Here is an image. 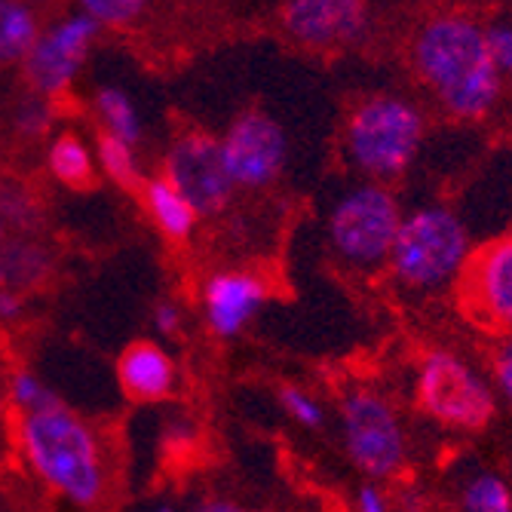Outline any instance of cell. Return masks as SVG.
<instances>
[{"label": "cell", "instance_id": "cell-36", "mask_svg": "<svg viewBox=\"0 0 512 512\" xmlns=\"http://www.w3.org/2000/svg\"><path fill=\"white\" fill-rule=\"evenodd\" d=\"M28 512H40V509H28Z\"/></svg>", "mask_w": 512, "mask_h": 512}, {"label": "cell", "instance_id": "cell-7", "mask_svg": "<svg viewBox=\"0 0 512 512\" xmlns=\"http://www.w3.org/2000/svg\"><path fill=\"white\" fill-rule=\"evenodd\" d=\"M344 442L356 467L371 479H390L405 460V436L387 399L371 390H350L341 402Z\"/></svg>", "mask_w": 512, "mask_h": 512}, {"label": "cell", "instance_id": "cell-2", "mask_svg": "<svg viewBox=\"0 0 512 512\" xmlns=\"http://www.w3.org/2000/svg\"><path fill=\"white\" fill-rule=\"evenodd\" d=\"M414 68L457 117L479 120L500 96V71L488 56L485 28L473 19H430L414 37Z\"/></svg>", "mask_w": 512, "mask_h": 512}, {"label": "cell", "instance_id": "cell-18", "mask_svg": "<svg viewBox=\"0 0 512 512\" xmlns=\"http://www.w3.org/2000/svg\"><path fill=\"white\" fill-rule=\"evenodd\" d=\"M40 37L37 13L28 4L0 0V65L25 62Z\"/></svg>", "mask_w": 512, "mask_h": 512}, {"label": "cell", "instance_id": "cell-35", "mask_svg": "<svg viewBox=\"0 0 512 512\" xmlns=\"http://www.w3.org/2000/svg\"><path fill=\"white\" fill-rule=\"evenodd\" d=\"M157 512H172V506H160Z\"/></svg>", "mask_w": 512, "mask_h": 512}, {"label": "cell", "instance_id": "cell-14", "mask_svg": "<svg viewBox=\"0 0 512 512\" xmlns=\"http://www.w3.org/2000/svg\"><path fill=\"white\" fill-rule=\"evenodd\" d=\"M117 381L132 402H160L175 387V365L154 341H132L117 359Z\"/></svg>", "mask_w": 512, "mask_h": 512}, {"label": "cell", "instance_id": "cell-16", "mask_svg": "<svg viewBox=\"0 0 512 512\" xmlns=\"http://www.w3.org/2000/svg\"><path fill=\"white\" fill-rule=\"evenodd\" d=\"M142 197H145V209L151 212L154 224L163 230V237L169 240H188L191 230L197 224V212L188 206L172 184L160 175V178H148L142 184Z\"/></svg>", "mask_w": 512, "mask_h": 512}, {"label": "cell", "instance_id": "cell-28", "mask_svg": "<svg viewBox=\"0 0 512 512\" xmlns=\"http://www.w3.org/2000/svg\"><path fill=\"white\" fill-rule=\"evenodd\" d=\"M494 381H497L500 393L506 396V402L512 405V335L503 338L494 353Z\"/></svg>", "mask_w": 512, "mask_h": 512}, {"label": "cell", "instance_id": "cell-6", "mask_svg": "<svg viewBox=\"0 0 512 512\" xmlns=\"http://www.w3.org/2000/svg\"><path fill=\"white\" fill-rule=\"evenodd\" d=\"M402 212L396 197L381 184H359L338 200L329 218L332 246L353 264H378L390 258Z\"/></svg>", "mask_w": 512, "mask_h": 512}, {"label": "cell", "instance_id": "cell-9", "mask_svg": "<svg viewBox=\"0 0 512 512\" xmlns=\"http://www.w3.org/2000/svg\"><path fill=\"white\" fill-rule=\"evenodd\" d=\"M460 304L473 322L497 335H512V234L470 252L457 276Z\"/></svg>", "mask_w": 512, "mask_h": 512}, {"label": "cell", "instance_id": "cell-15", "mask_svg": "<svg viewBox=\"0 0 512 512\" xmlns=\"http://www.w3.org/2000/svg\"><path fill=\"white\" fill-rule=\"evenodd\" d=\"M53 273V258L43 246L13 240L0 246V292H22L43 286Z\"/></svg>", "mask_w": 512, "mask_h": 512}, {"label": "cell", "instance_id": "cell-22", "mask_svg": "<svg viewBox=\"0 0 512 512\" xmlns=\"http://www.w3.org/2000/svg\"><path fill=\"white\" fill-rule=\"evenodd\" d=\"M460 503H463V512H512V491L500 476L482 473L463 488Z\"/></svg>", "mask_w": 512, "mask_h": 512}, {"label": "cell", "instance_id": "cell-29", "mask_svg": "<svg viewBox=\"0 0 512 512\" xmlns=\"http://www.w3.org/2000/svg\"><path fill=\"white\" fill-rule=\"evenodd\" d=\"M194 445H197V430L188 427V424H172L166 430V436H163V448H166L169 457L184 454V451H194Z\"/></svg>", "mask_w": 512, "mask_h": 512}, {"label": "cell", "instance_id": "cell-3", "mask_svg": "<svg viewBox=\"0 0 512 512\" xmlns=\"http://www.w3.org/2000/svg\"><path fill=\"white\" fill-rule=\"evenodd\" d=\"M467 261L470 237L454 212L442 206H427L402 218L390 249V264L405 286H442L448 279L460 276Z\"/></svg>", "mask_w": 512, "mask_h": 512}, {"label": "cell", "instance_id": "cell-17", "mask_svg": "<svg viewBox=\"0 0 512 512\" xmlns=\"http://www.w3.org/2000/svg\"><path fill=\"white\" fill-rule=\"evenodd\" d=\"M46 163H50L53 178L62 181L65 188H71V191L96 188V166H92V154L80 142V135L62 132L53 142L50 154H46Z\"/></svg>", "mask_w": 512, "mask_h": 512}, {"label": "cell", "instance_id": "cell-31", "mask_svg": "<svg viewBox=\"0 0 512 512\" xmlns=\"http://www.w3.org/2000/svg\"><path fill=\"white\" fill-rule=\"evenodd\" d=\"M356 512H387V500L378 488L365 485L359 491V503H356Z\"/></svg>", "mask_w": 512, "mask_h": 512}, {"label": "cell", "instance_id": "cell-8", "mask_svg": "<svg viewBox=\"0 0 512 512\" xmlns=\"http://www.w3.org/2000/svg\"><path fill=\"white\" fill-rule=\"evenodd\" d=\"M163 178L188 200L197 218H212L224 212L230 197H234V181L224 169L218 138L203 129H191L175 138L166 154Z\"/></svg>", "mask_w": 512, "mask_h": 512}, {"label": "cell", "instance_id": "cell-5", "mask_svg": "<svg viewBox=\"0 0 512 512\" xmlns=\"http://www.w3.org/2000/svg\"><path fill=\"white\" fill-rule=\"evenodd\" d=\"M417 402L433 421L457 430H482L497 411L494 390L473 365L448 350H433L417 375Z\"/></svg>", "mask_w": 512, "mask_h": 512}, {"label": "cell", "instance_id": "cell-32", "mask_svg": "<svg viewBox=\"0 0 512 512\" xmlns=\"http://www.w3.org/2000/svg\"><path fill=\"white\" fill-rule=\"evenodd\" d=\"M22 316V295L16 292H0V319H19Z\"/></svg>", "mask_w": 512, "mask_h": 512}, {"label": "cell", "instance_id": "cell-25", "mask_svg": "<svg viewBox=\"0 0 512 512\" xmlns=\"http://www.w3.org/2000/svg\"><path fill=\"white\" fill-rule=\"evenodd\" d=\"M53 120H56L53 105H50V102H43L40 96H31V99H25V102L16 108L13 126H16V132L25 135V138H40V135H46V132L53 129Z\"/></svg>", "mask_w": 512, "mask_h": 512}, {"label": "cell", "instance_id": "cell-12", "mask_svg": "<svg viewBox=\"0 0 512 512\" xmlns=\"http://www.w3.org/2000/svg\"><path fill=\"white\" fill-rule=\"evenodd\" d=\"M286 34L304 46H332L356 40L368 22L359 0H292L279 13Z\"/></svg>", "mask_w": 512, "mask_h": 512}, {"label": "cell", "instance_id": "cell-21", "mask_svg": "<svg viewBox=\"0 0 512 512\" xmlns=\"http://www.w3.org/2000/svg\"><path fill=\"white\" fill-rule=\"evenodd\" d=\"M99 163H102V169H105V175L114 181V184H120L123 191H142V175H138V163H135V154H132V148L129 145H123L120 138H114V135H108V132H102L99 135Z\"/></svg>", "mask_w": 512, "mask_h": 512}, {"label": "cell", "instance_id": "cell-34", "mask_svg": "<svg viewBox=\"0 0 512 512\" xmlns=\"http://www.w3.org/2000/svg\"><path fill=\"white\" fill-rule=\"evenodd\" d=\"M7 243V227H4V221H0V246Z\"/></svg>", "mask_w": 512, "mask_h": 512}, {"label": "cell", "instance_id": "cell-27", "mask_svg": "<svg viewBox=\"0 0 512 512\" xmlns=\"http://www.w3.org/2000/svg\"><path fill=\"white\" fill-rule=\"evenodd\" d=\"M485 43H488V56L494 68L512 71V25H491L485 28Z\"/></svg>", "mask_w": 512, "mask_h": 512}, {"label": "cell", "instance_id": "cell-33", "mask_svg": "<svg viewBox=\"0 0 512 512\" xmlns=\"http://www.w3.org/2000/svg\"><path fill=\"white\" fill-rule=\"evenodd\" d=\"M194 512H249V509L230 503V500H203Z\"/></svg>", "mask_w": 512, "mask_h": 512}, {"label": "cell", "instance_id": "cell-19", "mask_svg": "<svg viewBox=\"0 0 512 512\" xmlns=\"http://www.w3.org/2000/svg\"><path fill=\"white\" fill-rule=\"evenodd\" d=\"M0 221L19 234H37L43 227V206L25 184L0 178Z\"/></svg>", "mask_w": 512, "mask_h": 512}, {"label": "cell", "instance_id": "cell-26", "mask_svg": "<svg viewBox=\"0 0 512 512\" xmlns=\"http://www.w3.org/2000/svg\"><path fill=\"white\" fill-rule=\"evenodd\" d=\"M279 399H283V408L295 417L304 427H319L322 424V408L298 387H283L279 390Z\"/></svg>", "mask_w": 512, "mask_h": 512}, {"label": "cell", "instance_id": "cell-13", "mask_svg": "<svg viewBox=\"0 0 512 512\" xmlns=\"http://www.w3.org/2000/svg\"><path fill=\"white\" fill-rule=\"evenodd\" d=\"M267 289L252 273H215L203 289V310L218 338H234L255 319Z\"/></svg>", "mask_w": 512, "mask_h": 512}, {"label": "cell", "instance_id": "cell-20", "mask_svg": "<svg viewBox=\"0 0 512 512\" xmlns=\"http://www.w3.org/2000/svg\"><path fill=\"white\" fill-rule=\"evenodd\" d=\"M96 105H99V114L105 120V132L120 138L123 145H135L138 138H142V123H138V111L135 105L129 102V96L117 86H102L99 96H96Z\"/></svg>", "mask_w": 512, "mask_h": 512}, {"label": "cell", "instance_id": "cell-1", "mask_svg": "<svg viewBox=\"0 0 512 512\" xmlns=\"http://www.w3.org/2000/svg\"><path fill=\"white\" fill-rule=\"evenodd\" d=\"M19 445L34 476L83 509H96L108 494L102 442L86 421L62 405L19 414Z\"/></svg>", "mask_w": 512, "mask_h": 512}, {"label": "cell", "instance_id": "cell-23", "mask_svg": "<svg viewBox=\"0 0 512 512\" xmlns=\"http://www.w3.org/2000/svg\"><path fill=\"white\" fill-rule=\"evenodd\" d=\"M145 10H148L145 0H86V4L80 7V13L89 16L99 28L102 25H111V28L129 25Z\"/></svg>", "mask_w": 512, "mask_h": 512}, {"label": "cell", "instance_id": "cell-11", "mask_svg": "<svg viewBox=\"0 0 512 512\" xmlns=\"http://www.w3.org/2000/svg\"><path fill=\"white\" fill-rule=\"evenodd\" d=\"M99 34V25L89 16L77 13L46 34L37 37L31 53L25 59V77L37 96H62V92L74 83L80 74L89 43Z\"/></svg>", "mask_w": 512, "mask_h": 512}, {"label": "cell", "instance_id": "cell-4", "mask_svg": "<svg viewBox=\"0 0 512 512\" xmlns=\"http://www.w3.org/2000/svg\"><path fill=\"white\" fill-rule=\"evenodd\" d=\"M424 142V114L396 96H375L362 102L347 123V151L353 163L375 175H402Z\"/></svg>", "mask_w": 512, "mask_h": 512}, {"label": "cell", "instance_id": "cell-24", "mask_svg": "<svg viewBox=\"0 0 512 512\" xmlns=\"http://www.w3.org/2000/svg\"><path fill=\"white\" fill-rule=\"evenodd\" d=\"M10 399L16 405L19 414L25 411H37V408H50L59 402V396L53 390H46L31 371H13V378H10Z\"/></svg>", "mask_w": 512, "mask_h": 512}, {"label": "cell", "instance_id": "cell-30", "mask_svg": "<svg viewBox=\"0 0 512 512\" xmlns=\"http://www.w3.org/2000/svg\"><path fill=\"white\" fill-rule=\"evenodd\" d=\"M154 325H157V332H163V335H175L181 329V310L175 304H160L157 313H154Z\"/></svg>", "mask_w": 512, "mask_h": 512}, {"label": "cell", "instance_id": "cell-10", "mask_svg": "<svg viewBox=\"0 0 512 512\" xmlns=\"http://www.w3.org/2000/svg\"><path fill=\"white\" fill-rule=\"evenodd\" d=\"M221 160L234 188H264L286 166V132L273 117L246 111L227 126L221 138Z\"/></svg>", "mask_w": 512, "mask_h": 512}]
</instances>
